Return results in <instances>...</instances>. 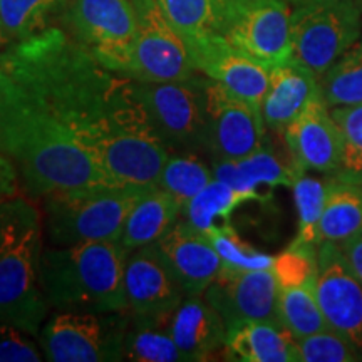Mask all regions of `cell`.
<instances>
[{"label":"cell","mask_w":362,"mask_h":362,"mask_svg":"<svg viewBox=\"0 0 362 362\" xmlns=\"http://www.w3.org/2000/svg\"><path fill=\"white\" fill-rule=\"evenodd\" d=\"M315 296L329 329L362 354V280L337 243L317 245Z\"/></svg>","instance_id":"4fadbf2b"},{"label":"cell","mask_w":362,"mask_h":362,"mask_svg":"<svg viewBox=\"0 0 362 362\" xmlns=\"http://www.w3.org/2000/svg\"><path fill=\"white\" fill-rule=\"evenodd\" d=\"M264 116L259 106L243 101L206 78L205 153L211 161L240 160L265 146Z\"/></svg>","instance_id":"7c38bea8"},{"label":"cell","mask_w":362,"mask_h":362,"mask_svg":"<svg viewBox=\"0 0 362 362\" xmlns=\"http://www.w3.org/2000/svg\"><path fill=\"white\" fill-rule=\"evenodd\" d=\"M39 336L13 325H0V362H40Z\"/></svg>","instance_id":"74e56055"},{"label":"cell","mask_w":362,"mask_h":362,"mask_svg":"<svg viewBox=\"0 0 362 362\" xmlns=\"http://www.w3.org/2000/svg\"><path fill=\"white\" fill-rule=\"evenodd\" d=\"M203 297L221 315L226 327L243 320L279 322V285L270 269L247 270L223 264Z\"/></svg>","instance_id":"5bb4252c"},{"label":"cell","mask_w":362,"mask_h":362,"mask_svg":"<svg viewBox=\"0 0 362 362\" xmlns=\"http://www.w3.org/2000/svg\"><path fill=\"white\" fill-rule=\"evenodd\" d=\"M187 49L194 69L214 79L230 94L262 107L269 89L270 69L230 45L218 34L188 40Z\"/></svg>","instance_id":"9a60e30c"},{"label":"cell","mask_w":362,"mask_h":362,"mask_svg":"<svg viewBox=\"0 0 362 362\" xmlns=\"http://www.w3.org/2000/svg\"><path fill=\"white\" fill-rule=\"evenodd\" d=\"M293 200L298 215V235L300 242L319 245V225L327 197V176L325 180L305 173H298L292 183Z\"/></svg>","instance_id":"4dcf8cb0"},{"label":"cell","mask_w":362,"mask_h":362,"mask_svg":"<svg viewBox=\"0 0 362 362\" xmlns=\"http://www.w3.org/2000/svg\"><path fill=\"white\" fill-rule=\"evenodd\" d=\"M205 235L210 238L211 245L218 252L225 265L247 270L272 269L274 257L267 255V253L252 247L250 243H247L230 223L215 226Z\"/></svg>","instance_id":"d590c367"},{"label":"cell","mask_w":362,"mask_h":362,"mask_svg":"<svg viewBox=\"0 0 362 362\" xmlns=\"http://www.w3.org/2000/svg\"><path fill=\"white\" fill-rule=\"evenodd\" d=\"M19 181L16 165L0 153V202L19 197Z\"/></svg>","instance_id":"f35d334b"},{"label":"cell","mask_w":362,"mask_h":362,"mask_svg":"<svg viewBox=\"0 0 362 362\" xmlns=\"http://www.w3.org/2000/svg\"><path fill=\"white\" fill-rule=\"evenodd\" d=\"M284 138L292 166L298 173L315 171L325 176L337 175L342 155V134L320 94L287 126Z\"/></svg>","instance_id":"2e32d148"},{"label":"cell","mask_w":362,"mask_h":362,"mask_svg":"<svg viewBox=\"0 0 362 362\" xmlns=\"http://www.w3.org/2000/svg\"><path fill=\"white\" fill-rule=\"evenodd\" d=\"M319 89L329 110L362 106V35L320 76Z\"/></svg>","instance_id":"83f0119b"},{"label":"cell","mask_w":362,"mask_h":362,"mask_svg":"<svg viewBox=\"0 0 362 362\" xmlns=\"http://www.w3.org/2000/svg\"><path fill=\"white\" fill-rule=\"evenodd\" d=\"M215 33L262 66L291 61L288 0H214Z\"/></svg>","instance_id":"8992f818"},{"label":"cell","mask_w":362,"mask_h":362,"mask_svg":"<svg viewBox=\"0 0 362 362\" xmlns=\"http://www.w3.org/2000/svg\"><path fill=\"white\" fill-rule=\"evenodd\" d=\"M183 42L215 33L214 0H156Z\"/></svg>","instance_id":"1f68e13d"},{"label":"cell","mask_w":362,"mask_h":362,"mask_svg":"<svg viewBox=\"0 0 362 362\" xmlns=\"http://www.w3.org/2000/svg\"><path fill=\"white\" fill-rule=\"evenodd\" d=\"M214 180L211 166L203 163L194 153H173L163 166L156 185L173 194L183 206Z\"/></svg>","instance_id":"f546056e"},{"label":"cell","mask_w":362,"mask_h":362,"mask_svg":"<svg viewBox=\"0 0 362 362\" xmlns=\"http://www.w3.org/2000/svg\"><path fill=\"white\" fill-rule=\"evenodd\" d=\"M42 216L33 198L13 197L0 202V259L13 250L34 230L42 228Z\"/></svg>","instance_id":"836d02e7"},{"label":"cell","mask_w":362,"mask_h":362,"mask_svg":"<svg viewBox=\"0 0 362 362\" xmlns=\"http://www.w3.org/2000/svg\"><path fill=\"white\" fill-rule=\"evenodd\" d=\"M42 250V228H37L0 259V325L39 336L51 310L40 285Z\"/></svg>","instance_id":"8fae6325"},{"label":"cell","mask_w":362,"mask_h":362,"mask_svg":"<svg viewBox=\"0 0 362 362\" xmlns=\"http://www.w3.org/2000/svg\"><path fill=\"white\" fill-rule=\"evenodd\" d=\"M342 248L344 255L347 257L352 270L356 272V275L362 280V232L357 233L356 237H352L347 242H344L339 245Z\"/></svg>","instance_id":"ab89813d"},{"label":"cell","mask_w":362,"mask_h":362,"mask_svg":"<svg viewBox=\"0 0 362 362\" xmlns=\"http://www.w3.org/2000/svg\"><path fill=\"white\" fill-rule=\"evenodd\" d=\"M361 35L362 11L357 0L297 4L291 16V59L319 79Z\"/></svg>","instance_id":"52a82bcc"},{"label":"cell","mask_w":362,"mask_h":362,"mask_svg":"<svg viewBox=\"0 0 362 362\" xmlns=\"http://www.w3.org/2000/svg\"><path fill=\"white\" fill-rule=\"evenodd\" d=\"M342 134L341 166L336 178L362 185V106L332 107Z\"/></svg>","instance_id":"d6a6232c"},{"label":"cell","mask_w":362,"mask_h":362,"mask_svg":"<svg viewBox=\"0 0 362 362\" xmlns=\"http://www.w3.org/2000/svg\"><path fill=\"white\" fill-rule=\"evenodd\" d=\"M357 2H359V6H361V11H362V0H357Z\"/></svg>","instance_id":"7bdbcfd3"},{"label":"cell","mask_w":362,"mask_h":362,"mask_svg":"<svg viewBox=\"0 0 362 362\" xmlns=\"http://www.w3.org/2000/svg\"><path fill=\"white\" fill-rule=\"evenodd\" d=\"M156 245L168 262L185 297L203 296L223 267V260L210 238L183 218L176 221Z\"/></svg>","instance_id":"ac0fdd59"},{"label":"cell","mask_w":362,"mask_h":362,"mask_svg":"<svg viewBox=\"0 0 362 362\" xmlns=\"http://www.w3.org/2000/svg\"><path fill=\"white\" fill-rule=\"evenodd\" d=\"M250 202L247 194L220 180H214L200 193L181 206L180 218L202 233H208L215 226L230 223L235 208Z\"/></svg>","instance_id":"4316f807"},{"label":"cell","mask_w":362,"mask_h":362,"mask_svg":"<svg viewBox=\"0 0 362 362\" xmlns=\"http://www.w3.org/2000/svg\"><path fill=\"white\" fill-rule=\"evenodd\" d=\"M211 170L215 180L247 194L250 202H267L272 189L292 187L293 178L298 175L291 161L284 163L267 144L240 160L211 161Z\"/></svg>","instance_id":"44dd1931"},{"label":"cell","mask_w":362,"mask_h":362,"mask_svg":"<svg viewBox=\"0 0 362 362\" xmlns=\"http://www.w3.org/2000/svg\"><path fill=\"white\" fill-rule=\"evenodd\" d=\"M62 27L107 69H123L138 33L133 0H69Z\"/></svg>","instance_id":"30bf717a"},{"label":"cell","mask_w":362,"mask_h":362,"mask_svg":"<svg viewBox=\"0 0 362 362\" xmlns=\"http://www.w3.org/2000/svg\"><path fill=\"white\" fill-rule=\"evenodd\" d=\"M138 33L121 74L141 83H170L197 74L187 44L163 16L156 0H133Z\"/></svg>","instance_id":"9c48e42d"},{"label":"cell","mask_w":362,"mask_h":362,"mask_svg":"<svg viewBox=\"0 0 362 362\" xmlns=\"http://www.w3.org/2000/svg\"><path fill=\"white\" fill-rule=\"evenodd\" d=\"M6 45H7V40H6V37H4L2 29H0V51H2V49L6 47Z\"/></svg>","instance_id":"60d3db41"},{"label":"cell","mask_w":362,"mask_h":362,"mask_svg":"<svg viewBox=\"0 0 362 362\" xmlns=\"http://www.w3.org/2000/svg\"><path fill=\"white\" fill-rule=\"evenodd\" d=\"M228 359L243 362H300L297 339L277 320H243L226 327Z\"/></svg>","instance_id":"7402d4cb"},{"label":"cell","mask_w":362,"mask_h":362,"mask_svg":"<svg viewBox=\"0 0 362 362\" xmlns=\"http://www.w3.org/2000/svg\"><path fill=\"white\" fill-rule=\"evenodd\" d=\"M305 2H315V0H288V4H293V6H297V4H305Z\"/></svg>","instance_id":"b9f144b4"},{"label":"cell","mask_w":362,"mask_h":362,"mask_svg":"<svg viewBox=\"0 0 362 362\" xmlns=\"http://www.w3.org/2000/svg\"><path fill=\"white\" fill-rule=\"evenodd\" d=\"M168 317L131 314L124 336V359L136 362H185L168 329Z\"/></svg>","instance_id":"d4e9b609"},{"label":"cell","mask_w":362,"mask_h":362,"mask_svg":"<svg viewBox=\"0 0 362 362\" xmlns=\"http://www.w3.org/2000/svg\"><path fill=\"white\" fill-rule=\"evenodd\" d=\"M319 94V79L314 72L293 59L272 67L269 89L260 107L267 129L284 134L287 126L293 123L307 104Z\"/></svg>","instance_id":"ffe728a7"},{"label":"cell","mask_w":362,"mask_h":362,"mask_svg":"<svg viewBox=\"0 0 362 362\" xmlns=\"http://www.w3.org/2000/svg\"><path fill=\"white\" fill-rule=\"evenodd\" d=\"M300 362H357L362 354L349 341L334 330H322L309 337L298 339Z\"/></svg>","instance_id":"8d00e7d4"},{"label":"cell","mask_w":362,"mask_h":362,"mask_svg":"<svg viewBox=\"0 0 362 362\" xmlns=\"http://www.w3.org/2000/svg\"><path fill=\"white\" fill-rule=\"evenodd\" d=\"M148 187L99 183L44 197L45 226L52 247L119 240L131 208Z\"/></svg>","instance_id":"277c9868"},{"label":"cell","mask_w":362,"mask_h":362,"mask_svg":"<svg viewBox=\"0 0 362 362\" xmlns=\"http://www.w3.org/2000/svg\"><path fill=\"white\" fill-rule=\"evenodd\" d=\"M67 4L69 0H0V29L7 44L62 22Z\"/></svg>","instance_id":"484cf974"},{"label":"cell","mask_w":362,"mask_h":362,"mask_svg":"<svg viewBox=\"0 0 362 362\" xmlns=\"http://www.w3.org/2000/svg\"><path fill=\"white\" fill-rule=\"evenodd\" d=\"M168 329L185 362L208 361L225 349V320L203 296L185 297L170 314Z\"/></svg>","instance_id":"d6986e66"},{"label":"cell","mask_w":362,"mask_h":362,"mask_svg":"<svg viewBox=\"0 0 362 362\" xmlns=\"http://www.w3.org/2000/svg\"><path fill=\"white\" fill-rule=\"evenodd\" d=\"M277 312L279 322L297 341L309 337L312 334L329 330L327 320L317 302L315 284L279 288Z\"/></svg>","instance_id":"f1b7e54d"},{"label":"cell","mask_w":362,"mask_h":362,"mask_svg":"<svg viewBox=\"0 0 362 362\" xmlns=\"http://www.w3.org/2000/svg\"><path fill=\"white\" fill-rule=\"evenodd\" d=\"M128 310L134 315H170L185 293L156 243L129 252L124 269Z\"/></svg>","instance_id":"e0dca14e"},{"label":"cell","mask_w":362,"mask_h":362,"mask_svg":"<svg viewBox=\"0 0 362 362\" xmlns=\"http://www.w3.org/2000/svg\"><path fill=\"white\" fill-rule=\"evenodd\" d=\"M129 310L57 312L39 332L44 359L51 362L124 361Z\"/></svg>","instance_id":"ba28073f"},{"label":"cell","mask_w":362,"mask_h":362,"mask_svg":"<svg viewBox=\"0 0 362 362\" xmlns=\"http://www.w3.org/2000/svg\"><path fill=\"white\" fill-rule=\"evenodd\" d=\"M134 90L160 141L170 153H205L206 76L170 83L134 81Z\"/></svg>","instance_id":"5b68a950"},{"label":"cell","mask_w":362,"mask_h":362,"mask_svg":"<svg viewBox=\"0 0 362 362\" xmlns=\"http://www.w3.org/2000/svg\"><path fill=\"white\" fill-rule=\"evenodd\" d=\"M181 205L173 194L158 185H149L134 206L121 232V245L128 252L156 243L180 220Z\"/></svg>","instance_id":"603a6c76"},{"label":"cell","mask_w":362,"mask_h":362,"mask_svg":"<svg viewBox=\"0 0 362 362\" xmlns=\"http://www.w3.org/2000/svg\"><path fill=\"white\" fill-rule=\"evenodd\" d=\"M362 232V185L327 176V197L319 225L320 242L341 245Z\"/></svg>","instance_id":"cb8c5ba5"},{"label":"cell","mask_w":362,"mask_h":362,"mask_svg":"<svg viewBox=\"0 0 362 362\" xmlns=\"http://www.w3.org/2000/svg\"><path fill=\"white\" fill-rule=\"evenodd\" d=\"M129 252L119 240L51 247L40 255V285L57 312L128 310L124 269Z\"/></svg>","instance_id":"3957f363"},{"label":"cell","mask_w":362,"mask_h":362,"mask_svg":"<svg viewBox=\"0 0 362 362\" xmlns=\"http://www.w3.org/2000/svg\"><path fill=\"white\" fill-rule=\"evenodd\" d=\"M270 270L277 280L279 288L315 284L317 245L296 238L280 255L274 257Z\"/></svg>","instance_id":"e575fe53"},{"label":"cell","mask_w":362,"mask_h":362,"mask_svg":"<svg viewBox=\"0 0 362 362\" xmlns=\"http://www.w3.org/2000/svg\"><path fill=\"white\" fill-rule=\"evenodd\" d=\"M0 83L29 99L96 161L110 183L155 185L170 151L134 90L66 27L51 25L0 51Z\"/></svg>","instance_id":"6da1fadb"},{"label":"cell","mask_w":362,"mask_h":362,"mask_svg":"<svg viewBox=\"0 0 362 362\" xmlns=\"http://www.w3.org/2000/svg\"><path fill=\"white\" fill-rule=\"evenodd\" d=\"M0 153L16 165L29 198L110 183L96 161L29 99L0 83Z\"/></svg>","instance_id":"7a4b0ae2"}]
</instances>
